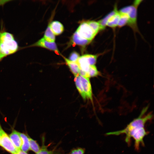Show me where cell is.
I'll use <instances>...</instances> for the list:
<instances>
[{
  "label": "cell",
  "instance_id": "obj_1",
  "mask_svg": "<svg viewBox=\"0 0 154 154\" xmlns=\"http://www.w3.org/2000/svg\"><path fill=\"white\" fill-rule=\"evenodd\" d=\"M147 108V107L143 109L138 117L131 121L124 129L108 132L106 134L117 135L124 134L126 135L125 141L126 143L129 145L131 138H133L135 140V149L138 150L140 144L143 145H144L143 139L148 133L145 129V124L153 117V115L150 113L144 116Z\"/></svg>",
  "mask_w": 154,
  "mask_h": 154
},
{
  "label": "cell",
  "instance_id": "obj_2",
  "mask_svg": "<svg viewBox=\"0 0 154 154\" xmlns=\"http://www.w3.org/2000/svg\"><path fill=\"white\" fill-rule=\"evenodd\" d=\"M133 4L129 5L121 9L119 11L121 13L127 14L129 17L127 24L134 30H136L137 19V9L141 0L135 1Z\"/></svg>",
  "mask_w": 154,
  "mask_h": 154
},
{
  "label": "cell",
  "instance_id": "obj_3",
  "mask_svg": "<svg viewBox=\"0 0 154 154\" xmlns=\"http://www.w3.org/2000/svg\"><path fill=\"white\" fill-rule=\"evenodd\" d=\"M18 48L17 43L15 40L0 43V62L7 56L16 52Z\"/></svg>",
  "mask_w": 154,
  "mask_h": 154
},
{
  "label": "cell",
  "instance_id": "obj_4",
  "mask_svg": "<svg viewBox=\"0 0 154 154\" xmlns=\"http://www.w3.org/2000/svg\"><path fill=\"white\" fill-rule=\"evenodd\" d=\"M0 141L1 146L11 154H16L18 150L15 147L9 136L2 129L0 124Z\"/></svg>",
  "mask_w": 154,
  "mask_h": 154
},
{
  "label": "cell",
  "instance_id": "obj_5",
  "mask_svg": "<svg viewBox=\"0 0 154 154\" xmlns=\"http://www.w3.org/2000/svg\"><path fill=\"white\" fill-rule=\"evenodd\" d=\"M76 31L80 36L90 41L96 35L86 22L81 23Z\"/></svg>",
  "mask_w": 154,
  "mask_h": 154
},
{
  "label": "cell",
  "instance_id": "obj_6",
  "mask_svg": "<svg viewBox=\"0 0 154 154\" xmlns=\"http://www.w3.org/2000/svg\"><path fill=\"white\" fill-rule=\"evenodd\" d=\"M31 46L41 47L60 53L56 44L55 42H48L45 40L43 38L39 40L32 44Z\"/></svg>",
  "mask_w": 154,
  "mask_h": 154
},
{
  "label": "cell",
  "instance_id": "obj_7",
  "mask_svg": "<svg viewBox=\"0 0 154 154\" xmlns=\"http://www.w3.org/2000/svg\"><path fill=\"white\" fill-rule=\"evenodd\" d=\"M80 79L86 98L92 100V87L89 78L79 75Z\"/></svg>",
  "mask_w": 154,
  "mask_h": 154
},
{
  "label": "cell",
  "instance_id": "obj_8",
  "mask_svg": "<svg viewBox=\"0 0 154 154\" xmlns=\"http://www.w3.org/2000/svg\"><path fill=\"white\" fill-rule=\"evenodd\" d=\"M13 144L17 150L21 149L22 140L19 135V132L15 130H13L9 135Z\"/></svg>",
  "mask_w": 154,
  "mask_h": 154
},
{
  "label": "cell",
  "instance_id": "obj_9",
  "mask_svg": "<svg viewBox=\"0 0 154 154\" xmlns=\"http://www.w3.org/2000/svg\"><path fill=\"white\" fill-rule=\"evenodd\" d=\"M91 41L80 36L76 31L73 35L71 38V42L74 44L83 47L87 45Z\"/></svg>",
  "mask_w": 154,
  "mask_h": 154
},
{
  "label": "cell",
  "instance_id": "obj_10",
  "mask_svg": "<svg viewBox=\"0 0 154 154\" xmlns=\"http://www.w3.org/2000/svg\"><path fill=\"white\" fill-rule=\"evenodd\" d=\"M49 25L55 35H58L61 34L64 31L63 25L58 21H52Z\"/></svg>",
  "mask_w": 154,
  "mask_h": 154
},
{
  "label": "cell",
  "instance_id": "obj_11",
  "mask_svg": "<svg viewBox=\"0 0 154 154\" xmlns=\"http://www.w3.org/2000/svg\"><path fill=\"white\" fill-rule=\"evenodd\" d=\"M64 60L70 71L75 77L78 76L79 73L80 69L76 62H74L64 57L63 56Z\"/></svg>",
  "mask_w": 154,
  "mask_h": 154
},
{
  "label": "cell",
  "instance_id": "obj_12",
  "mask_svg": "<svg viewBox=\"0 0 154 154\" xmlns=\"http://www.w3.org/2000/svg\"><path fill=\"white\" fill-rule=\"evenodd\" d=\"M116 7L115 6L113 10L110 12L103 18L98 21L100 25V30H104L105 29L109 20L118 11Z\"/></svg>",
  "mask_w": 154,
  "mask_h": 154
},
{
  "label": "cell",
  "instance_id": "obj_13",
  "mask_svg": "<svg viewBox=\"0 0 154 154\" xmlns=\"http://www.w3.org/2000/svg\"><path fill=\"white\" fill-rule=\"evenodd\" d=\"M19 134L22 140L21 150L27 152L30 150L29 137L23 133L19 132Z\"/></svg>",
  "mask_w": 154,
  "mask_h": 154
},
{
  "label": "cell",
  "instance_id": "obj_14",
  "mask_svg": "<svg viewBox=\"0 0 154 154\" xmlns=\"http://www.w3.org/2000/svg\"><path fill=\"white\" fill-rule=\"evenodd\" d=\"M120 16V13L118 11L110 19L107 23L106 26L112 28H114L117 26Z\"/></svg>",
  "mask_w": 154,
  "mask_h": 154
},
{
  "label": "cell",
  "instance_id": "obj_15",
  "mask_svg": "<svg viewBox=\"0 0 154 154\" xmlns=\"http://www.w3.org/2000/svg\"><path fill=\"white\" fill-rule=\"evenodd\" d=\"M43 38L48 42H54L55 41V35L52 31L49 25L45 31Z\"/></svg>",
  "mask_w": 154,
  "mask_h": 154
},
{
  "label": "cell",
  "instance_id": "obj_16",
  "mask_svg": "<svg viewBox=\"0 0 154 154\" xmlns=\"http://www.w3.org/2000/svg\"><path fill=\"white\" fill-rule=\"evenodd\" d=\"M75 84L76 88L83 99L85 100L86 98L83 90L79 76L75 77Z\"/></svg>",
  "mask_w": 154,
  "mask_h": 154
},
{
  "label": "cell",
  "instance_id": "obj_17",
  "mask_svg": "<svg viewBox=\"0 0 154 154\" xmlns=\"http://www.w3.org/2000/svg\"><path fill=\"white\" fill-rule=\"evenodd\" d=\"M14 40L13 35L9 33H0V43L8 42Z\"/></svg>",
  "mask_w": 154,
  "mask_h": 154
},
{
  "label": "cell",
  "instance_id": "obj_18",
  "mask_svg": "<svg viewBox=\"0 0 154 154\" xmlns=\"http://www.w3.org/2000/svg\"><path fill=\"white\" fill-rule=\"evenodd\" d=\"M30 150H31L34 152L37 153L40 149L38 144L37 141L30 137H29Z\"/></svg>",
  "mask_w": 154,
  "mask_h": 154
},
{
  "label": "cell",
  "instance_id": "obj_19",
  "mask_svg": "<svg viewBox=\"0 0 154 154\" xmlns=\"http://www.w3.org/2000/svg\"><path fill=\"white\" fill-rule=\"evenodd\" d=\"M119 13L120 16L117 26L121 27L127 24L129 17L127 14Z\"/></svg>",
  "mask_w": 154,
  "mask_h": 154
},
{
  "label": "cell",
  "instance_id": "obj_20",
  "mask_svg": "<svg viewBox=\"0 0 154 154\" xmlns=\"http://www.w3.org/2000/svg\"><path fill=\"white\" fill-rule=\"evenodd\" d=\"M86 22L95 33L97 34L99 31L100 30V25L98 22L91 21Z\"/></svg>",
  "mask_w": 154,
  "mask_h": 154
},
{
  "label": "cell",
  "instance_id": "obj_21",
  "mask_svg": "<svg viewBox=\"0 0 154 154\" xmlns=\"http://www.w3.org/2000/svg\"><path fill=\"white\" fill-rule=\"evenodd\" d=\"M88 63L90 65H95L97 61L98 56L96 55L84 54Z\"/></svg>",
  "mask_w": 154,
  "mask_h": 154
},
{
  "label": "cell",
  "instance_id": "obj_22",
  "mask_svg": "<svg viewBox=\"0 0 154 154\" xmlns=\"http://www.w3.org/2000/svg\"><path fill=\"white\" fill-rule=\"evenodd\" d=\"M99 74V72L95 65L90 66L88 72L89 78L96 76L98 75Z\"/></svg>",
  "mask_w": 154,
  "mask_h": 154
},
{
  "label": "cell",
  "instance_id": "obj_23",
  "mask_svg": "<svg viewBox=\"0 0 154 154\" xmlns=\"http://www.w3.org/2000/svg\"><path fill=\"white\" fill-rule=\"evenodd\" d=\"M47 146L44 145L43 143L39 151L36 154H53L54 151L48 150L47 149Z\"/></svg>",
  "mask_w": 154,
  "mask_h": 154
},
{
  "label": "cell",
  "instance_id": "obj_24",
  "mask_svg": "<svg viewBox=\"0 0 154 154\" xmlns=\"http://www.w3.org/2000/svg\"><path fill=\"white\" fill-rule=\"evenodd\" d=\"M80 56L77 52L74 51L70 54L69 59L72 61L76 62Z\"/></svg>",
  "mask_w": 154,
  "mask_h": 154
},
{
  "label": "cell",
  "instance_id": "obj_25",
  "mask_svg": "<svg viewBox=\"0 0 154 154\" xmlns=\"http://www.w3.org/2000/svg\"><path fill=\"white\" fill-rule=\"evenodd\" d=\"M84 149L81 148H78L72 150L69 154H84Z\"/></svg>",
  "mask_w": 154,
  "mask_h": 154
},
{
  "label": "cell",
  "instance_id": "obj_26",
  "mask_svg": "<svg viewBox=\"0 0 154 154\" xmlns=\"http://www.w3.org/2000/svg\"><path fill=\"white\" fill-rule=\"evenodd\" d=\"M16 154H28L27 152H24L21 150L20 149L18 150Z\"/></svg>",
  "mask_w": 154,
  "mask_h": 154
},
{
  "label": "cell",
  "instance_id": "obj_27",
  "mask_svg": "<svg viewBox=\"0 0 154 154\" xmlns=\"http://www.w3.org/2000/svg\"><path fill=\"white\" fill-rule=\"evenodd\" d=\"M8 1H9L6 0H0V5H3Z\"/></svg>",
  "mask_w": 154,
  "mask_h": 154
},
{
  "label": "cell",
  "instance_id": "obj_28",
  "mask_svg": "<svg viewBox=\"0 0 154 154\" xmlns=\"http://www.w3.org/2000/svg\"><path fill=\"white\" fill-rule=\"evenodd\" d=\"M0 146H1V143H0Z\"/></svg>",
  "mask_w": 154,
  "mask_h": 154
}]
</instances>
